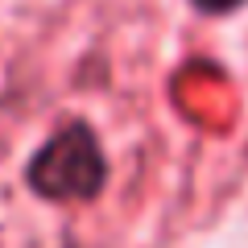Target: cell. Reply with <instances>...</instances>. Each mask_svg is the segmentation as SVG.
Here are the masks:
<instances>
[{
    "label": "cell",
    "instance_id": "2",
    "mask_svg": "<svg viewBox=\"0 0 248 248\" xmlns=\"http://www.w3.org/2000/svg\"><path fill=\"white\" fill-rule=\"evenodd\" d=\"M186 4H190L199 17H211V21L232 17V13H244V9H248V0H186Z\"/></svg>",
    "mask_w": 248,
    "mask_h": 248
},
{
    "label": "cell",
    "instance_id": "1",
    "mask_svg": "<svg viewBox=\"0 0 248 248\" xmlns=\"http://www.w3.org/2000/svg\"><path fill=\"white\" fill-rule=\"evenodd\" d=\"M108 153L91 120H66L25 161V186L42 203L87 207L108 186Z\"/></svg>",
    "mask_w": 248,
    "mask_h": 248
}]
</instances>
